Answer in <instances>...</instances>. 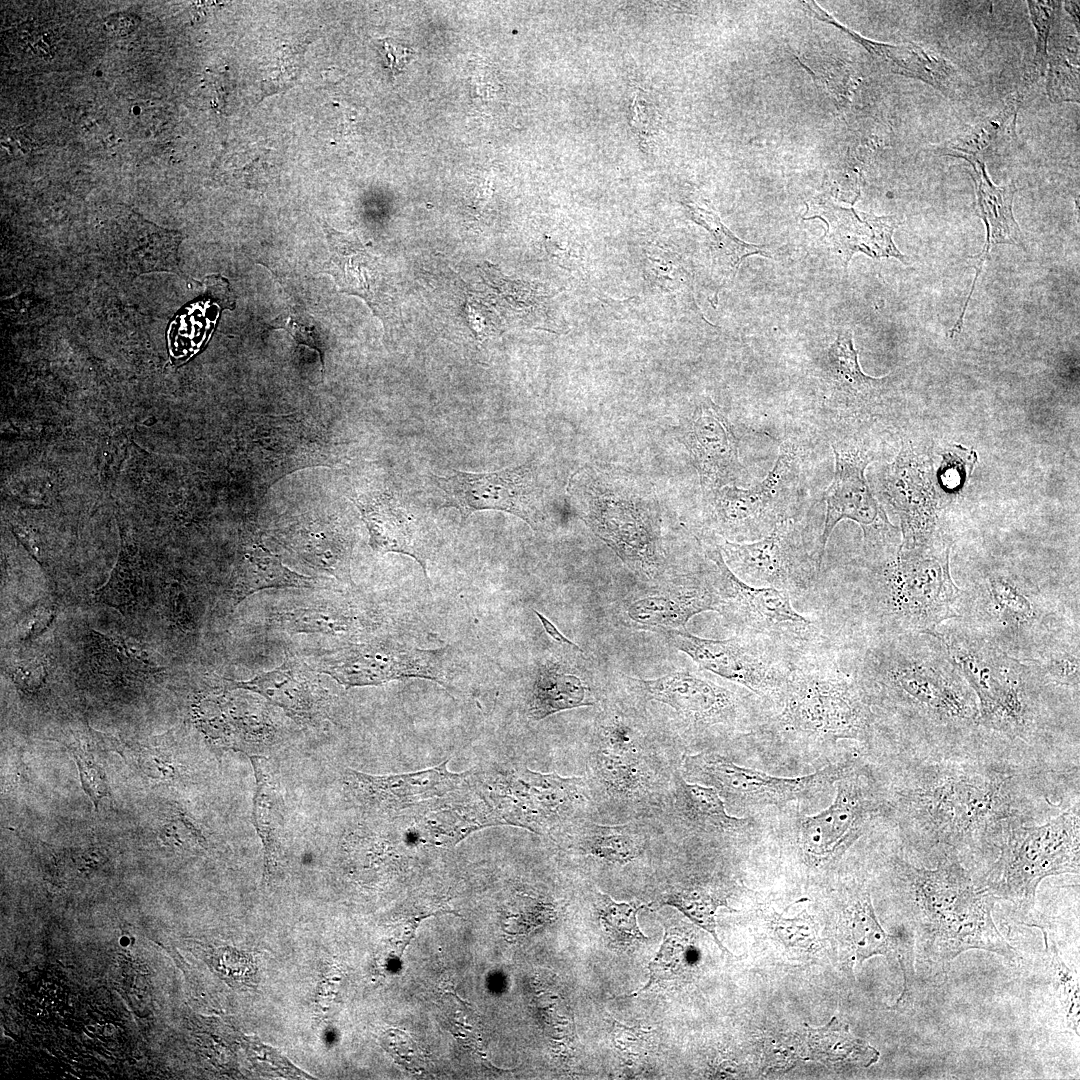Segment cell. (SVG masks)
<instances>
[{
    "label": "cell",
    "instance_id": "6da1fadb",
    "mask_svg": "<svg viewBox=\"0 0 1080 1080\" xmlns=\"http://www.w3.org/2000/svg\"><path fill=\"white\" fill-rule=\"evenodd\" d=\"M1018 775L982 764L922 766L899 792L910 827L924 840L958 855L961 846L994 845L1025 823Z\"/></svg>",
    "mask_w": 1080,
    "mask_h": 1080
},
{
    "label": "cell",
    "instance_id": "7a4b0ae2",
    "mask_svg": "<svg viewBox=\"0 0 1080 1080\" xmlns=\"http://www.w3.org/2000/svg\"><path fill=\"white\" fill-rule=\"evenodd\" d=\"M853 666L872 707L924 727L952 731L978 725L977 698L934 634L868 636Z\"/></svg>",
    "mask_w": 1080,
    "mask_h": 1080
},
{
    "label": "cell",
    "instance_id": "3957f363",
    "mask_svg": "<svg viewBox=\"0 0 1080 1080\" xmlns=\"http://www.w3.org/2000/svg\"><path fill=\"white\" fill-rule=\"evenodd\" d=\"M915 906L922 962L949 965L971 949L1015 961V949L997 929L992 911L996 897L977 888L954 852H944L934 869L902 865Z\"/></svg>",
    "mask_w": 1080,
    "mask_h": 1080
},
{
    "label": "cell",
    "instance_id": "277c9868",
    "mask_svg": "<svg viewBox=\"0 0 1080 1080\" xmlns=\"http://www.w3.org/2000/svg\"><path fill=\"white\" fill-rule=\"evenodd\" d=\"M950 546L898 549L868 561L860 586V611L868 636L934 634L940 625L960 620L965 591L953 581Z\"/></svg>",
    "mask_w": 1080,
    "mask_h": 1080
},
{
    "label": "cell",
    "instance_id": "5b68a950",
    "mask_svg": "<svg viewBox=\"0 0 1080 1080\" xmlns=\"http://www.w3.org/2000/svg\"><path fill=\"white\" fill-rule=\"evenodd\" d=\"M837 652L816 639L796 652L785 687L775 701L773 727L801 738L824 741L869 739L875 722L872 706L856 676Z\"/></svg>",
    "mask_w": 1080,
    "mask_h": 1080
},
{
    "label": "cell",
    "instance_id": "8992f818",
    "mask_svg": "<svg viewBox=\"0 0 1080 1080\" xmlns=\"http://www.w3.org/2000/svg\"><path fill=\"white\" fill-rule=\"evenodd\" d=\"M934 635L977 698L978 725L1028 738L1038 725L1041 690L1048 685L1035 667L1010 656L964 622L937 629Z\"/></svg>",
    "mask_w": 1080,
    "mask_h": 1080
},
{
    "label": "cell",
    "instance_id": "52a82bcc",
    "mask_svg": "<svg viewBox=\"0 0 1080 1080\" xmlns=\"http://www.w3.org/2000/svg\"><path fill=\"white\" fill-rule=\"evenodd\" d=\"M1052 600L1034 583L1004 572H990L965 591L960 621L991 639L1012 657L1038 659L1070 638Z\"/></svg>",
    "mask_w": 1080,
    "mask_h": 1080
},
{
    "label": "cell",
    "instance_id": "ba28073f",
    "mask_svg": "<svg viewBox=\"0 0 1080 1080\" xmlns=\"http://www.w3.org/2000/svg\"><path fill=\"white\" fill-rule=\"evenodd\" d=\"M1079 846V803L1041 825L1019 824L1001 841L985 888L996 898L1031 909L1043 879L1079 874Z\"/></svg>",
    "mask_w": 1080,
    "mask_h": 1080
},
{
    "label": "cell",
    "instance_id": "9c48e42d",
    "mask_svg": "<svg viewBox=\"0 0 1080 1080\" xmlns=\"http://www.w3.org/2000/svg\"><path fill=\"white\" fill-rule=\"evenodd\" d=\"M801 476L799 453L784 443L773 468L755 486L727 485L711 493L710 522L725 540L755 541L793 519Z\"/></svg>",
    "mask_w": 1080,
    "mask_h": 1080
},
{
    "label": "cell",
    "instance_id": "30bf717a",
    "mask_svg": "<svg viewBox=\"0 0 1080 1080\" xmlns=\"http://www.w3.org/2000/svg\"><path fill=\"white\" fill-rule=\"evenodd\" d=\"M607 476L583 490V519L631 569L648 579L660 568L659 528L648 500Z\"/></svg>",
    "mask_w": 1080,
    "mask_h": 1080
},
{
    "label": "cell",
    "instance_id": "8fae6325",
    "mask_svg": "<svg viewBox=\"0 0 1080 1080\" xmlns=\"http://www.w3.org/2000/svg\"><path fill=\"white\" fill-rule=\"evenodd\" d=\"M654 630L662 632L673 647L702 669L773 702L785 687L791 660L798 650L742 635L718 640L693 635L686 629Z\"/></svg>",
    "mask_w": 1080,
    "mask_h": 1080
},
{
    "label": "cell",
    "instance_id": "7c38bea8",
    "mask_svg": "<svg viewBox=\"0 0 1080 1080\" xmlns=\"http://www.w3.org/2000/svg\"><path fill=\"white\" fill-rule=\"evenodd\" d=\"M715 564L714 581L720 598L718 613L737 635L799 648L818 638L812 621L798 613L789 593L751 586L726 565L719 547L706 549Z\"/></svg>",
    "mask_w": 1080,
    "mask_h": 1080
},
{
    "label": "cell",
    "instance_id": "4fadbf2b",
    "mask_svg": "<svg viewBox=\"0 0 1080 1080\" xmlns=\"http://www.w3.org/2000/svg\"><path fill=\"white\" fill-rule=\"evenodd\" d=\"M729 569L742 581L802 596L816 584L821 563L806 547L802 528L783 521L766 536L749 542L729 540L719 546Z\"/></svg>",
    "mask_w": 1080,
    "mask_h": 1080
},
{
    "label": "cell",
    "instance_id": "5bb4252c",
    "mask_svg": "<svg viewBox=\"0 0 1080 1080\" xmlns=\"http://www.w3.org/2000/svg\"><path fill=\"white\" fill-rule=\"evenodd\" d=\"M449 647L421 649L393 639L349 643L324 657L317 670L341 685L374 686L393 680L422 678L445 685Z\"/></svg>",
    "mask_w": 1080,
    "mask_h": 1080
},
{
    "label": "cell",
    "instance_id": "9a60e30c",
    "mask_svg": "<svg viewBox=\"0 0 1080 1080\" xmlns=\"http://www.w3.org/2000/svg\"><path fill=\"white\" fill-rule=\"evenodd\" d=\"M832 448L835 471L826 492V516L817 544L819 561L822 563L831 533L843 519L853 520L862 528L867 561L895 552L899 529L890 523L870 490L864 475L868 459L842 445L833 444Z\"/></svg>",
    "mask_w": 1080,
    "mask_h": 1080
},
{
    "label": "cell",
    "instance_id": "2e32d148",
    "mask_svg": "<svg viewBox=\"0 0 1080 1080\" xmlns=\"http://www.w3.org/2000/svg\"><path fill=\"white\" fill-rule=\"evenodd\" d=\"M682 776L713 787L726 808L782 806L819 791L833 777L828 770L787 778L743 767L717 753L702 752L682 759Z\"/></svg>",
    "mask_w": 1080,
    "mask_h": 1080
},
{
    "label": "cell",
    "instance_id": "e0dca14e",
    "mask_svg": "<svg viewBox=\"0 0 1080 1080\" xmlns=\"http://www.w3.org/2000/svg\"><path fill=\"white\" fill-rule=\"evenodd\" d=\"M432 478L443 492L439 508H455L461 524L474 512L498 510L513 514L537 529L542 519L534 464L501 469L490 473L455 470L448 476Z\"/></svg>",
    "mask_w": 1080,
    "mask_h": 1080
},
{
    "label": "cell",
    "instance_id": "ac0fdd59",
    "mask_svg": "<svg viewBox=\"0 0 1080 1080\" xmlns=\"http://www.w3.org/2000/svg\"><path fill=\"white\" fill-rule=\"evenodd\" d=\"M353 501L367 526L370 546L375 551L410 556L428 577V561L439 546L433 519L423 509L403 503L390 493L359 496Z\"/></svg>",
    "mask_w": 1080,
    "mask_h": 1080
},
{
    "label": "cell",
    "instance_id": "d6986e66",
    "mask_svg": "<svg viewBox=\"0 0 1080 1080\" xmlns=\"http://www.w3.org/2000/svg\"><path fill=\"white\" fill-rule=\"evenodd\" d=\"M636 682L648 700L668 706L680 722L696 729L734 725L745 712V704L736 692L689 670Z\"/></svg>",
    "mask_w": 1080,
    "mask_h": 1080
},
{
    "label": "cell",
    "instance_id": "ffe728a7",
    "mask_svg": "<svg viewBox=\"0 0 1080 1080\" xmlns=\"http://www.w3.org/2000/svg\"><path fill=\"white\" fill-rule=\"evenodd\" d=\"M876 808L861 776L839 779L833 803L802 819L799 836L803 850L817 859L841 854L859 838Z\"/></svg>",
    "mask_w": 1080,
    "mask_h": 1080
},
{
    "label": "cell",
    "instance_id": "44dd1931",
    "mask_svg": "<svg viewBox=\"0 0 1080 1080\" xmlns=\"http://www.w3.org/2000/svg\"><path fill=\"white\" fill-rule=\"evenodd\" d=\"M683 442L707 493L730 485L741 476L738 438L729 420L710 399L702 401L693 411Z\"/></svg>",
    "mask_w": 1080,
    "mask_h": 1080
},
{
    "label": "cell",
    "instance_id": "7402d4cb",
    "mask_svg": "<svg viewBox=\"0 0 1080 1080\" xmlns=\"http://www.w3.org/2000/svg\"><path fill=\"white\" fill-rule=\"evenodd\" d=\"M808 218H820L827 225L824 237L834 245L847 264L855 253L872 258L894 257L906 263L907 257L896 248L892 236L901 224L897 215L878 217L845 208L829 199L817 197L807 205Z\"/></svg>",
    "mask_w": 1080,
    "mask_h": 1080
},
{
    "label": "cell",
    "instance_id": "603a6c76",
    "mask_svg": "<svg viewBox=\"0 0 1080 1080\" xmlns=\"http://www.w3.org/2000/svg\"><path fill=\"white\" fill-rule=\"evenodd\" d=\"M588 765L592 797L597 794L614 805L632 809L660 802L662 798L663 786L651 755L617 754L593 748Z\"/></svg>",
    "mask_w": 1080,
    "mask_h": 1080
},
{
    "label": "cell",
    "instance_id": "cb8c5ba5",
    "mask_svg": "<svg viewBox=\"0 0 1080 1080\" xmlns=\"http://www.w3.org/2000/svg\"><path fill=\"white\" fill-rule=\"evenodd\" d=\"M720 598L712 577L688 574L631 602L628 617L641 625L685 629L687 622L705 611L718 612Z\"/></svg>",
    "mask_w": 1080,
    "mask_h": 1080
},
{
    "label": "cell",
    "instance_id": "d4e9b609",
    "mask_svg": "<svg viewBox=\"0 0 1080 1080\" xmlns=\"http://www.w3.org/2000/svg\"><path fill=\"white\" fill-rule=\"evenodd\" d=\"M232 687L264 696L299 722L315 721L325 710L326 693L316 672L295 657L286 658L275 669L248 681L235 682Z\"/></svg>",
    "mask_w": 1080,
    "mask_h": 1080
},
{
    "label": "cell",
    "instance_id": "484cf974",
    "mask_svg": "<svg viewBox=\"0 0 1080 1080\" xmlns=\"http://www.w3.org/2000/svg\"><path fill=\"white\" fill-rule=\"evenodd\" d=\"M441 765L415 773L371 776L349 771L347 781L357 798L380 808H402L412 803L454 790L465 774H455Z\"/></svg>",
    "mask_w": 1080,
    "mask_h": 1080
},
{
    "label": "cell",
    "instance_id": "4316f807",
    "mask_svg": "<svg viewBox=\"0 0 1080 1080\" xmlns=\"http://www.w3.org/2000/svg\"><path fill=\"white\" fill-rule=\"evenodd\" d=\"M329 248V259L321 272L330 274L342 292L363 298L377 315L385 313L389 296L383 289L381 265L349 234L339 232L323 222Z\"/></svg>",
    "mask_w": 1080,
    "mask_h": 1080
},
{
    "label": "cell",
    "instance_id": "83f0119b",
    "mask_svg": "<svg viewBox=\"0 0 1080 1080\" xmlns=\"http://www.w3.org/2000/svg\"><path fill=\"white\" fill-rule=\"evenodd\" d=\"M846 924L848 947L856 963L861 964L875 955H884L899 961L905 980L899 1001L908 1003L912 998L915 977L911 942L889 935L882 929L876 918L871 896L865 889H858L852 895L846 909Z\"/></svg>",
    "mask_w": 1080,
    "mask_h": 1080
},
{
    "label": "cell",
    "instance_id": "f1b7e54d",
    "mask_svg": "<svg viewBox=\"0 0 1080 1080\" xmlns=\"http://www.w3.org/2000/svg\"><path fill=\"white\" fill-rule=\"evenodd\" d=\"M967 162L972 168L971 176L975 184L979 215L985 223L987 234L984 249L977 257L976 277L972 283L967 301L963 306L962 313L952 329L953 333H958L963 327L966 308L970 302L983 263L989 258L991 248L996 244L1022 245V234L1013 216L1012 208L1017 192L1015 184L996 186L990 180L984 162Z\"/></svg>",
    "mask_w": 1080,
    "mask_h": 1080
},
{
    "label": "cell",
    "instance_id": "f546056e",
    "mask_svg": "<svg viewBox=\"0 0 1080 1080\" xmlns=\"http://www.w3.org/2000/svg\"><path fill=\"white\" fill-rule=\"evenodd\" d=\"M876 59L890 71L929 84L947 97L956 96L963 80L956 67L938 52L907 43L890 45L864 39L850 32Z\"/></svg>",
    "mask_w": 1080,
    "mask_h": 1080
},
{
    "label": "cell",
    "instance_id": "4dcf8cb0",
    "mask_svg": "<svg viewBox=\"0 0 1080 1080\" xmlns=\"http://www.w3.org/2000/svg\"><path fill=\"white\" fill-rule=\"evenodd\" d=\"M672 807L681 823L692 830L714 834H737L748 820L732 816L717 790L687 781L678 771L672 775Z\"/></svg>",
    "mask_w": 1080,
    "mask_h": 1080
},
{
    "label": "cell",
    "instance_id": "1f68e13d",
    "mask_svg": "<svg viewBox=\"0 0 1080 1080\" xmlns=\"http://www.w3.org/2000/svg\"><path fill=\"white\" fill-rule=\"evenodd\" d=\"M573 844L583 856L625 866L647 851L651 835L644 824L604 825L587 819L573 822Z\"/></svg>",
    "mask_w": 1080,
    "mask_h": 1080
},
{
    "label": "cell",
    "instance_id": "d6a6232c",
    "mask_svg": "<svg viewBox=\"0 0 1080 1080\" xmlns=\"http://www.w3.org/2000/svg\"><path fill=\"white\" fill-rule=\"evenodd\" d=\"M217 276L207 278L203 300L190 304L176 316L168 329V348L174 364H181L196 354L213 330L222 306L228 307L230 294H218L228 284Z\"/></svg>",
    "mask_w": 1080,
    "mask_h": 1080
},
{
    "label": "cell",
    "instance_id": "836d02e7",
    "mask_svg": "<svg viewBox=\"0 0 1080 1080\" xmlns=\"http://www.w3.org/2000/svg\"><path fill=\"white\" fill-rule=\"evenodd\" d=\"M594 703L591 688L568 664L548 659L538 669L528 701V715L539 721L561 711Z\"/></svg>",
    "mask_w": 1080,
    "mask_h": 1080
},
{
    "label": "cell",
    "instance_id": "e575fe53",
    "mask_svg": "<svg viewBox=\"0 0 1080 1080\" xmlns=\"http://www.w3.org/2000/svg\"><path fill=\"white\" fill-rule=\"evenodd\" d=\"M1022 101L1020 93L1012 95L1000 111L949 140L941 151L966 161L984 162L985 158L998 153L1016 137V121Z\"/></svg>",
    "mask_w": 1080,
    "mask_h": 1080
},
{
    "label": "cell",
    "instance_id": "d590c367",
    "mask_svg": "<svg viewBox=\"0 0 1080 1080\" xmlns=\"http://www.w3.org/2000/svg\"><path fill=\"white\" fill-rule=\"evenodd\" d=\"M522 779L528 786L547 827L576 818L592 806L593 797L586 777H561L526 769Z\"/></svg>",
    "mask_w": 1080,
    "mask_h": 1080
},
{
    "label": "cell",
    "instance_id": "8d00e7d4",
    "mask_svg": "<svg viewBox=\"0 0 1080 1080\" xmlns=\"http://www.w3.org/2000/svg\"><path fill=\"white\" fill-rule=\"evenodd\" d=\"M826 379L842 403L848 405L866 404L876 397L884 378H872L865 375L858 362V352L854 348L852 334L842 332L827 350L825 360Z\"/></svg>",
    "mask_w": 1080,
    "mask_h": 1080
},
{
    "label": "cell",
    "instance_id": "74e56055",
    "mask_svg": "<svg viewBox=\"0 0 1080 1080\" xmlns=\"http://www.w3.org/2000/svg\"><path fill=\"white\" fill-rule=\"evenodd\" d=\"M274 622L290 632H314L331 636L355 637L370 627L369 619L349 604H326L279 612Z\"/></svg>",
    "mask_w": 1080,
    "mask_h": 1080
},
{
    "label": "cell",
    "instance_id": "f35d334b",
    "mask_svg": "<svg viewBox=\"0 0 1080 1080\" xmlns=\"http://www.w3.org/2000/svg\"><path fill=\"white\" fill-rule=\"evenodd\" d=\"M315 584L313 578L288 569L277 557L256 548L244 554L231 584V591L235 603L238 604L263 589L312 588Z\"/></svg>",
    "mask_w": 1080,
    "mask_h": 1080
},
{
    "label": "cell",
    "instance_id": "ab89813d",
    "mask_svg": "<svg viewBox=\"0 0 1080 1080\" xmlns=\"http://www.w3.org/2000/svg\"><path fill=\"white\" fill-rule=\"evenodd\" d=\"M90 648L97 666L114 675H149L163 669L141 643L124 636L92 630Z\"/></svg>",
    "mask_w": 1080,
    "mask_h": 1080
},
{
    "label": "cell",
    "instance_id": "60d3db41",
    "mask_svg": "<svg viewBox=\"0 0 1080 1080\" xmlns=\"http://www.w3.org/2000/svg\"><path fill=\"white\" fill-rule=\"evenodd\" d=\"M256 777L254 797V823L265 850L264 878L271 879L278 865L277 798L268 761L264 757H250Z\"/></svg>",
    "mask_w": 1080,
    "mask_h": 1080
},
{
    "label": "cell",
    "instance_id": "b9f144b4",
    "mask_svg": "<svg viewBox=\"0 0 1080 1080\" xmlns=\"http://www.w3.org/2000/svg\"><path fill=\"white\" fill-rule=\"evenodd\" d=\"M594 748L617 754L651 755L649 740L640 723L628 712L611 705L599 715L594 730Z\"/></svg>",
    "mask_w": 1080,
    "mask_h": 1080
},
{
    "label": "cell",
    "instance_id": "7bdbcfd3",
    "mask_svg": "<svg viewBox=\"0 0 1080 1080\" xmlns=\"http://www.w3.org/2000/svg\"><path fill=\"white\" fill-rule=\"evenodd\" d=\"M661 902L679 909L693 922L711 933L717 944L724 949L716 934L715 912L727 906L722 892L709 884L689 882L672 886L662 896Z\"/></svg>",
    "mask_w": 1080,
    "mask_h": 1080
},
{
    "label": "cell",
    "instance_id": "ee69618b",
    "mask_svg": "<svg viewBox=\"0 0 1080 1080\" xmlns=\"http://www.w3.org/2000/svg\"><path fill=\"white\" fill-rule=\"evenodd\" d=\"M689 938L676 928H666L663 943L650 962L647 984L630 996H637L657 986L681 979L689 970Z\"/></svg>",
    "mask_w": 1080,
    "mask_h": 1080
},
{
    "label": "cell",
    "instance_id": "f6af8a7d",
    "mask_svg": "<svg viewBox=\"0 0 1080 1080\" xmlns=\"http://www.w3.org/2000/svg\"><path fill=\"white\" fill-rule=\"evenodd\" d=\"M693 218L704 226L713 236L720 266L726 278L733 279L745 258L751 255L769 257L761 247L746 243L737 238L712 212L697 206L689 207Z\"/></svg>",
    "mask_w": 1080,
    "mask_h": 1080
},
{
    "label": "cell",
    "instance_id": "bcb514c9",
    "mask_svg": "<svg viewBox=\"0 0 1080 1080\" xmlns=\"http://www.w3.org/2000/svg\"><path fill=\"white\" fill-rule=\"evenodd\" d=\"M303 44H281L260 65L261 98L286 91L299 79L304 65Z\"/></svg>",
    "mask_w": 1080,
    "mask_h": 1080
},
{
    "label": "cell",
    "instance_id": "7dc6e473",
    "mask_svg": "<svg viewBox=\"0 0 1080 1080\" xmlns=\"http://www.w3.org/2000/svg\"><path fill=\"white\" fill-rule=\"evenodd\" d=\"M595 907L609 938L617 944L629 946L647 939L637 924V913L644 905L637 902L618 903L609 895L597 892Z\"/></svg>",
    "mask_w": 1080,
    "mask_h": 1080
},
{
    "label": "cell",
    "instance_id": "c3c4849f",
    "mask_svg": "<svg viewBox=\"0 0 1080 1080\" xmlns=\"http://www.w3.org/2000/svg\"><path fill=\"white\" fill-rule=\"evenodd\" d=\"M1030 663L1048 685L1066 686L1079 690L1078 637L1060 641Z\"/></svg>",
    "mask_w": 1080,
    "mask_h": 1080
},
{
    "label": "cell",
    "instance_id": "681fc988",
    "mask_svg": "<svg viewBox=\"0 0 1080 1080\" xmlns=\"http://www.w3.org/2000/svg\"><path fill=\"white\" fill-rule=\"evenodd\" d=\"M1078 51L1054 47L1050 55L1047 93L1053 102H1079Z\"/></svg>",
    "mask_w": 1080,
    "mask_h": 1080
},
{
    "label": "cell",
    "instance_id": "f907efd6",
    "mask_svg": "<svg viewBox=\"0 0 1080 1080\" xmlns=\"http://www.w3.org/2000/svg\"><path fill=\"white\" fill-rule=\"evenodd\" d=\"M1043 930L1046 953L1050 959L1052 977L1060 996L1068 1025L1079 1035V979L1062 960L1057 944L1046 930Z\"/></svg>",
    "mask_w": 1080,
    "mask_h": 1080
},
{
    "label": "cell",
    "instance_id": "816d5d0a",
    "mask_svg": "<svg viewBox=\"0 0 1080 1080\" xmlns=\"http://www.w3.org/2000/svg\"><path fill=\"white\" fill-rule=\"evenodd\" d=\"M1027 5L1031 21L1036 30V49L1029 77L1035 80L1044 73L1048 58V43L1053 23L1060 9V1H1032Z\"/></svg>",
    "mask_w": 1080,
    "mask_h": 1080
},
{
    "label": "cell",
    "instance_id": "f5cc1de1",
    "mask_svg": "<svg viewBox=\"0 0 1080 1080\" xmlns=\"http://www.w3.org/2000/svg\"><path fill=\"white\" fill-rule=\"evenodd\" d=\"M142 582L139 573L131 566L120 565L111 578L96 591V599L117 609L131 608L138 601Z\"/></svg>",
    "mask_w": 1080,
    "mask_h": 1080
},
{
    "label": "cell",
    "instance_id": "db71d44e",
    "mask_svg": "<svg viewBox=\"0 0 1080 1080\" xmlns=\"http://www.w3.org/2000/svg\"><path fill=\"white\" fill-rule=\"evenodd\" d=\"M614 1043L627 1059H641L653 1051V1040L649 1032L614 1024Z\"/></svg>",
    "mask_w": 1080,
    "mask_h": 1080
},
{
    "label": "cell",
    "instance_id": "11a10c76",
    "mask_svg": "<svg viewBox=\"0 0 1080 1080\" xmlns=\"http://www.w3.org/2000/svg\"><path fill=\"white\" fill-rule=\"evenodd\" d=\"M72 753L79 769L83 789L97 807L99 800L108 794L105 776L101 768L86 753L79 749H73Z\"/></svg>",
    "mask_w": 1080,
    "mask_h": 1080
},
{
    "label": "cell",
    "instance_id": "9f6ffc18",
    "mask_svg": "<svg viewBox=\"0 0 1080 1080\" xmlns=\"http://www.w3.org/2000/svg\"><path fill=\"white\" fill-rule=\"evenodd\" d=\"M45 677V663L40 659L21 662L12 672L16 686L27 693L37 691L43 685Z\"/></svg>",
    "mask_w": 1080,
    "mask_h": 1080
},
{
    "label": "cell",
    "instance_id": "6f0895ef",
    "mask_svg": "<svg viewBox=\"0 0 1080 1080\" xmlns=\"http://www.w3.org/2000/svg\"><path fill=\"white\" fill-rule=\"evenodd\" d=\"M283 328L286 329L297 342L318 350L322 364H324L323 345L320 340V335L318 334V328L312 319L309 318L308 321H304L302 317H290Z\"/></svg>",
    "mask_w": 1080,
    "mask_h": 1080
},
{
    "label": "cell",
    "instance_id": "680465c9",
    "mask_svg": "<svg viewBox=\"0 0 1080 1080\" xmlns=\"http://www.w3.org/2000/svg\"><path fill=\"white\" fill-rule=\"evenodd\" d=\"M380 52L393 74L401 72L410 62L413 52L390 38L379 41Z\"/></svg>",
    "mask_w": 1080,
    "mask_h": 1080
},
{
    "label": "cell",
    "instance_id": "91938a15",
    "mask_svg": "<svg viewBox=\"0 0 1080 1080\" xmlns=\"http://www.w3.org/2000/svg\"><path fill=\"white\" fill-rule=\"evenodd\" d=\"M139 19L130 13H117L106 18V29L117 35H126L138 25Z\"/></svg>",
    "mask_w": 1080,
    "mask_h": 1080
},
{
    "label": "cell",
    "instance_id": "94428289",
    "mask_svg": "<svg viewBox=\"0 0 1080 1080\" xmlns=\"http://www.w3.org/2000/svg\"><path fill=\"white\" fill-rule=\"evenodd\" d=\"M29 36L30 40L28 41V43H30V46L36 51L38 55L45 56L46 54H50L52 52L54 40L51 37L53 36L51 32L46 30H33L29 34Z\"/></svg>",
    "mask_w": 1080,
    "mask_h": 1080
},
{
    "label": "cell",
    "instance_id": "6125c7cd",
    "mask_svg": "<svg viewBox=\"0 0 1080 1080\" xmlns=\"http://www.w3.org/2000/svg\"><path fill=\"white\" fill-rule=\"evenodd\" d=\"M53 615L48 609H39L30 617L26 625L28 636H34L44 630L51 622Z\"/></svg>",
    "mask_w": 1080,
    "mask_h": 1080
},
{
    "label": "cell",
    "instance_id": "be15d7a7",
    "mask_svg": "<svg viewBox=\"0 0 1080 1080\" xmlns=\"http://www.w3.org/2000/svg\"><path fill=\"white\" fill-rule=\"evenodd\" d=\"M534 613L540 619L542 626L547 632V634H549L555 641L563 645L571 646L575 650L582 652V649L577 644L565 637L545 616L540 614L538 611H534Z\"/></svg>",
    "mask_w": 1080,
    "mask_h": 1080
},
{
    "label": "cell",
    "instance_id": "e7e4bbea",
    "mask_svg": "<svg viewBox=\"0 0 1080 1080\" xmlns=\"http://www.w3.org/2000/svg\"><path fill=\"white\" fill-rule=\"evenodd\" d=\"M1064 3H1065L1064 6H1065L1067 12H1069V14L1072 16L1073 20L1075 21V25L1077 27V30H1079V21H1078V19H1079V5H1078V2L1065 1Z\"/></svg>",
    "mask_w": 1080,
    "mask_h": 1080
}]
</instances>
